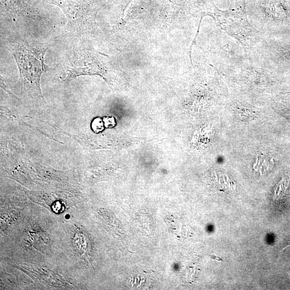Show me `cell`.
<instances>
[{
  "label": "cell",
  "instance_id": "1",
  "mask_svg": "<svg viewBox=\"0 0 290 290\" xmlns=\"http://www.w3.org/2000/svg\"><path fill=\"white\" fill-rule=\"evenodd\" d=\"M47 48L36 47L26 42L14 43L10 51L19 69V82L23 87L35 93L41 94L40 80L41 75L54 69L45 63Z\"/></svg>",
  "mask_w": 290,
  "mask_h": 290
},
{
  "label": "cell",
  "instance_id": "2",
  "mask_svg": "<svg viewBox=\"0 0 290 290\" xmlns=\"http://www.w3.org/2000/svg\"><path fill=\"white\" fill-rule=\"evenodd\" d=\"M64 68L66 78L69 80L81 75H101L106 67L100 60L98 54L81 51L73 54Z\"/></svg>",
  "mask_w": 290,
  "mask_h": 290
},
{
  "label": "cell",
  "instance_id": "3",
  "mask_svg": "<svg viewBox=\"0 0 290 290\" xmlns=\"http://www.w3.org/2000/svg\"><path fill=\"white\" fill-rule=\"evenodd\" d=\"M66 16L67 28L72 33L83 34L90 26L91 17L88 5L71 0H52Z\"/></svg>",
  "mask_w": 290,
  "mask_h": 290
},
{
  "label": "cell",
  "instance_id": "4",
  "mask_svg": "<svg viewBox=\"0 0 290 290\" xmlns=\"http://www.w3.org/2000/svg\"><path fill=\"white\" fill-rule=\"evenodd\" d=\"M261 5L264 10L265 21L259 29L262 28L267 21H284L288 18L287 10L279 1L276 0H269Z\"/></svg>",
  "mask_w": 290,
  "mask_h": 290
},
{
  "label": "cell",
  "instance_id": "5",
  "mask_svg": "<svg viewBox=\"0 0 290 290\" xmlns=\"http://www.w3.org/2000/svg\"><path fill=\"white\" fill-rule=\"evenodd\" d=\"M289 56H290V50L289 51Z\"/></svg>",
  "mask_w": 290,
  "mask_h": 290
}]
</instances>
